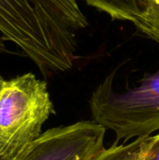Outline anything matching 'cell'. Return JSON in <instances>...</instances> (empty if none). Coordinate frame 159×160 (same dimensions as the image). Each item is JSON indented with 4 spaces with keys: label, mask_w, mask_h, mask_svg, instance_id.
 Returning a JSON list of instances; mask_svg holds the SVG:
<instances>
[{
    "label": "cell",
    "mask_w": 159,
    "mask_h": 160,
    "mask_svg": "<svg viewBox=\"0 0 159 160\" xmlns=\"http://www.w3.org/2000/svg\"><path fill=\"white\" fill-rule=\"evenodd\" d=\"M0 160H4V159H2V158H0Z\"/></svg>",
    "instance_id": "8fae6325"
},
{
    "label": "cell",
    "mask_w": 159,
    "mask_h": 160,
    "mask_svg": "<svg viewBox=\"0 0 159 160\" xmlns=\"http://www.w3.org/2000/svg\"><path fill=\"white\" fill-rule=\"evenodd\" d=\"M153 136L137 138L129 143L114 142L109 148H102L91 160H142Z\"/></svg>",
    "instance_id": "8992f818"
},
{
    "label": "cell",
    "mask_w": 159,
    "mask_h": 160,
    "mask_svg": "<svg viewBox=\"0 0 159 160\" xmlns=\"http://www.w3.org/2000/svg\"><path fill=\"white\" fill-rule=\"evenodd\" d=\"M150 9L147 19L144 23L137 26L142 33L151 37L153 35H159V0H149Z\"/></svg>",
    "instance_id": "52a82bcc"
},
{
    "label": "cell",
    "mask_w": 159,
    "mask_h": 160,
    "mask_svg": "<svg viewBox=\"0 0 159 160\" xmlns=\"http://www.w3.org/2000/svg\"><path fill=\"white\" fill-rule=\"evenodd\" d=\"M106 128L80 121L44 131L13 160H91L102 148Z\"/></svg>",
    "instance_id": "277c9868"
},
{
    "label": "cell",
    "mask_w": 159,
    "mask_h": 160,
    "mask_svg": "<svg viewBox=\"0 0 159 160\" xmlns=\"http://www.w3.org/2000/svg\"><path fill=\"white\" fill-rule=\"evenodd\" d=\"M54 113L47 83L28 72L5 82L0 91V158L13 160L43 132Z\"/></svg>",
    "instance_id": "3957f363"
},
{
    "label": "cell",
    "mask_w": 159,
    "mask_h": 160,
    "mask_svg": "<svg viewBox=\"0 0 159 160\" xmlns=\"http://www.w3.org/2000/svg\"><path fill=\"white\" fill-rule=\"evenodd\" d=\"M4 82H5V79H4V78L2 77V75L0 74V91H1V89H2V86H3Z\"/></svg>",
    "instance_id": "30bf717a"
},
{
    "label": "cell",
    "mask_w": 159,
    "mask_h": 160,
    "mask_svg": "<svg viewBox=\"0 0 159 160\" xmlns=\"http://www.w3.org/2000/svg\"><path fill=\"white\" fill-rule=\"evenodd\" d=\"M87 25L77 0H0V36L45 77L73 67L76 34Z\"/></svg>",
    "instance_id": "6da1fadb"
},
{
    "label": "cell",
    "mask_w": 159,
    "mask_h": 160,
    "mask_svg": "<svg viewBox=\"0 0 159 160\" xmlns=\"http://www.w3.org/2000/svg\"><path fill=\"white\" fill-rule=\"evenodd\" d=\"M142 160H159V133L153 136Z\"/></svg>",
    "instance_id": "ba28073f"
},
{
    "label": "cell",
    "mask_w": 159,
    "mask_h": 160,
    "mask_svg": "<svg viewBox=\"0 0 159 160\" xmlns=\"http://www.w3.org/2000/svg\"><path fill=\"white\" fill-rule=\"evenodd\" d=\"M150 38L159 43V35ZM112 78L113 74L109 75L91 96L93 120L113 131L115 142L159 131V69L125 91L113 88Z\"/></svg>",
    "instance_id": "7a4b0ae2"
},
{
    "label": "cell",
    "mask_w": 159,
    "mask_h": 160,
    "mask_svg": "<svg viewBox=\"0 0 159 160\" xmlns=\"http://www.w3.org/2000/svg\"><path fill=\"white\" fill-rule=\"evenodd\" d=\"M6 40L3 38L2 36H0V54L1 53H6V52H9V50L7 49V45H6Z\"/></svg>",
    "instance_id": "9c48e42d"
},
{
    "label": "cell",
    "mask_w": 159,
    "mask_h": 160,
    "mask_svg": "<svg viewBox=\"0 0 159 160\" xmlns=\"http://www.w3.org/2000/svg\"><path fill=\"white\" fill-rule=\"evenodd\" d=\"M92 6L106 12L112 20L129 21L136 26L144 23L150 9L149 0H85Z\"/></svg>",
    "instance_id": "5b68a950"
}]
</instances>
